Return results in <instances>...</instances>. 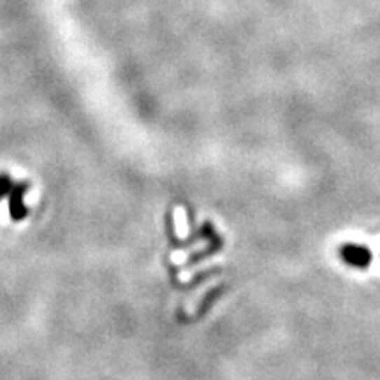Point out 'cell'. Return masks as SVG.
<instances>
[{"instance_id": "cell-1", "label": "cell", "mask_w": 380, "mask_h": 380, "mask_svg": "<svg viewBox=\"0 0 380 380\" xmlns=\"http://www.w3.org/2000/svg\"><path fill=\"white\" fill-rule=\"evenodd\" d=\"M340 255L348 266H354V268L359 269L366 268V266L369 264V261H372V252L366 247H362V245H344L340 250Z\"/></svg>"}]
</instances>
